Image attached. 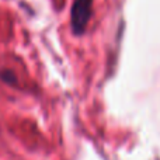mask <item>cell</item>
<instances>
[{"mask_svg":"<svg viewBox=\"0 0 160 160\" xmlns=\"http://www.w3.org/2000/svg\"><path fill=\"white\" fill-rule=\"evenodd\" d=\"M0 78L4 80V82H7V83H14V82H16L14 75L11 72H8V70H4V72L0 73Z\"/></svg>","mask_w":160,"mask_h":160,"instance_id":"obj_2","label":"cell"},{"mask_svg":"<svg viewBox=\"0 0 160 160\" xmlns=\"http://www.w3.org/2000/svg\"><path fill=\"white\" fill-rule=\"evenodd\" d=\"M91 6H93V0H75L73 2L70 21H72V28L75 34L84 32L88 20L91 17Z\"/></svg>","mask_w":160,"mask_h":160,"instance_id":"obj_1","label":"cell"}]
</instances>
